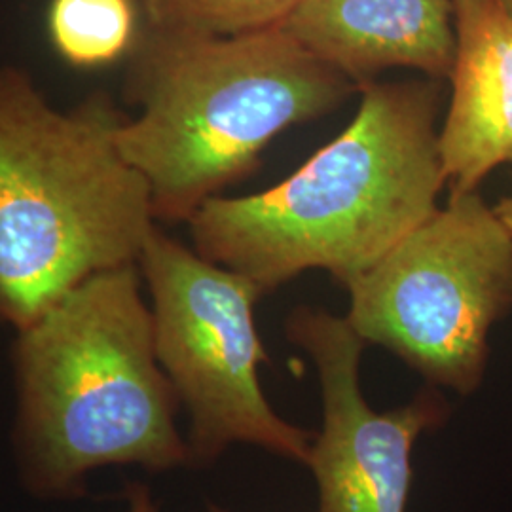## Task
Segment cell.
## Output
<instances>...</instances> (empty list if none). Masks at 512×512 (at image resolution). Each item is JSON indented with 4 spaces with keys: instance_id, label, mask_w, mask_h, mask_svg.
<instances>
[{
    "instance_id": "6da1fadb",
    "label": "cell",
    "mask_w": 512,
    "mask_h": 512,
    "mask_svg": "<svg viewBox=\"0 0 512 512\" xmlns=\"http://www.w3.org/2000/svg\"><path fill=\"white\" fill-rule=\"evenodd\" d=\"M439 107L433 78L366 84L348 128L285 181L203 203L194 249L264 294L310 270L348 287L439 207Z\"/></svg>"
},
{
    "instance_id": "7a4b0ae2",
    "label": "cell",
    "mask_w": 512,
    "mask_h": 512,
    "mask_svg": "<svg viewBox=\"0 0 512 512\" xmlns=\"http://www.w3.org/2000/svg\"><path fill=\"white\" fill-rule=\"evenodd\" d=\"M361 92L285 29L181 37L143 27L129 52L126 95L139 107L118 131L122 156L147 181L154 217L188 222L247 179L285 129Z\"/></svg>"
},
{
    "instance_id": "3957f363",
    "label": "cell",
    "mask_w": 512,
    "mask_h": 512,
    "mask_svg": "<svg viewBox=\"0 0 512 512\" xmlns=\"http://www.w3.org/2000/svg\"><path fill=\"white\" fill-rule=\"evenodd\" d=\"M109 93L57 110L0 67V319L23 329L93 275L139 264L156 228L145 177L118 147Z\"/></svg>"
},
{
    "instance_id": "277c9868",
    "label": "cell",
    "mask_w": 512,
    "mask_h": 512,
    "mask_svg": "<svg viewBox=\"0 0 512 512\" xmlns=\"http://www.w3.org/2000/svg\"><path fill=\"white\" fill-rule=\"evenodd\" d=\"M137 266L93 275L18 330L21 437L38 492L73 494L105 465L190 463Z\"/></svg>"
},
{
    "instance_id": "5b68a950",
    "label": "cell",
    "mask_w": 512,
    "mask_h": 512,
    "mask_svg": "<svg viewBox=\"0 0 512 512\" xmlns=\"http://www.w3.org/2000/svg\"><path fill=\"white\" fill-rule=\"evenodd\" d=\"M349 325L433 387L471 395L512 311V232L480 192L450 194L348 287Z\"/></svg>"
},
{
    "instance_id": "8992f818",
    "label": "cell",
    "mask_w": 512,
    "mask_h": 512,
    "mask_svg": "<svg viewBox=\"0 0 512 512\" xmlns=\"http://www.w3.org/2000/svg\"><path fill=\"white\" fill-rule=\"evenodd\" d=\"M139 266L152 296L158 361L190 414V463H211L241 442L308 465L313 435L283 420L260 385L268 355L255 306L264 291L158 226Z\"/></svg>"
},
{
    "instance_id": "52a82bcc",
    "label": "cell",
    "mask_w": 512,
    "mask_h": 512,
    "mask_svg": "<svg viewBox=\"0 0 512 512\" xmlns=\"http://www.w3.org/2000/svg\"><path fill=\"white\" fill-rule=\"evenodd\" d=\"M289 340L310 355L323 401V427L311 444L317 512H406L414 444L448 418L437 387L412 403L376 412L361 391L359 366L365 342L323 308L302 306L289 315Z\"/></svg>"
},
{
    "instance_id": "ba28073f",
    "label": "cell",
    "mask_w": 512,
    "mask_h": 512,
    "mask_svg": "<svg viewBox=\"0 0 512 512\" xmlns=\"http://www.w3.org/2000/svg\"><path fill=\"white\" fill-rule=\"evenodd\" d=\"M452 4L456 55L439 152L446 188L467 194L512 162V14L501 0Z\"/></svg>"
},
{
    "instance_id": "9c48e42d",
    "label": "cell",
    "mask_w": 512,
    "mask_h": 512,
    "mask_svg": "<svg viewBox=\"0 0 512 512\" xmlns=\"http://www.w3.org/2000/svg\"><path fill=\"white\" fill-rule=\"evenodd\" d=\"M281 29L359 90L389 69L448 78L456 55L452 0H302Z\"/></svg>"
},
{
    "instance_id": "30bf717a",
    "label": "cell",
    "mask_w": 512,
    "mask_h": 512,
    "mask_svg": "<svg viewBox=\"0 0 512 512\" xmlns=\"http://www.w3.org/2000/svg\"><path fill=\"white\" fill-rule=\"evenodd\" d=\"M48 33L76 69H99L129 54L139 37L135 0H52Z\"/></svg>"
},
{
    "instance_id": "8fae6325",
    "label": "cell",
    "mask_w": 512,
    "mask_h": 512,
    "mask_svg": "<svg viewBox=\"0 0 512 512\" xmlns=\"http://www.w3.org/2000/svg\"><path fill=\"white\" fill-rule=\"evenodd\" d=\"M145 27L181 37H239L281 29L302 0H141Z\"/></svg>"
},
{
    "instance_id": "7c38bea8",
    "label": "cell",
    "mask_w": 512,
    "mask_h": 512,
    "mask_svg": "<svg viewBox=\"0 0 512 512\" xmlns=\"http://www.w3.org/2000/svg\"><path fill=\"white\" fill-rule=\"evenodd\" d=\"M129 512H156V505L145 486L129 488Z\"/></svg>"
},
{
    "instance_id": "4fadbf2b",
    "label": "cell",
    "mask_w": 512,
    "mask_h": 512,
    "mask_svg": "<svg viewBox=\"0 0 512 512\" xmlns=\"http://www.w3.org/2000/svg\"><path fill=\"white\" fill-rule=\"evenodd\" d=\"M494 209L499 220L512 232V192L511 194H507L505 198H501L499 203L494 205Z\"/></svg>"
},
{
    "instance_id": "5bb4252c",
    "label": "cell",
    "mask_w": 512,
    "mask_h": 512,
    "mask_svg": "<svg viewBox=\"0 0 512 512\" xmlns=\"http://www.w3.org/2000/svg\"><path fill=\"white\" fill-rule=\"evenodd\" d=\"M501 2L505 4V8H507V10L512 14V0H501Z\"/></svg>"
},
{
    "instance_id": "9a60e30c",
    "label": "cell",
    "mask_w": 512,
    "mask_h": 512,
    "mask_svg": "<svg viewBox=\"0 0 512 512\" xmlns=\"http://www.w3.org/2000/svg\"><path fill=\"white\" fill-rule=\"evenodd\" d=\"M209 512H226V511H222V509H217V507H211V511Z\"/></svg>"
}]
</instances>
